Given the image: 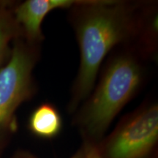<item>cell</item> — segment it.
Wrapping results in <instances>:
<instances>
[{
	"mask_svg": "<svg viewBox=\"0 0 158 158\" xmlns=\"http://www.w3.org/2000/svg\"><path fill=\"white\" fill-rule=\"evenodd\" d=\"M143 4V1L78 0L68 10L80 54L67 106L69 114H73L93 90L108 54L118 47L133 46Z\"/></svg>",
	"mask_w": 158,
	"mask_h": 158,
	"instance_id": "obj_1",
	"label": "cell"
},
{
	"mask_svg": "<svg viewBox=\"0 0 158 158\" xmlns=\"http://www.w3.org/2000/svg\"><path fill=\"white\" fill-rule=\"evenodd\" d=\"M148 62L127 46L109 54L93 90L73 114V124L84 143L97 145L116 116L138 95L147 81Z\"/></svg>",
	"mask_w": 158,
	"mask_h": 158,
	"instance_id": "obj_2",
	"label": "cell"
},
{
	"mask_svg": "<svg viewBox=\"0 0 158 158\" xmlns=\"http://www.w3.org/2000/svg\"><path fill=\"white\" fill-rule=\"evenodd\" d=\"M7 63L0 67V154L17 130V110L37 92L33 70L41 55V44L15 37Z\"/></svg>",
	"mask_w": 158,
	"mask_h": 158,
	"instance_id": "obj_3",
	"label": "cell"
},
{
	"mask_svg": "<svg viewBox=\"0 0 158 158\" xmlns=\"http://www.w3.org/2000/svg\"><path fill=\"white\" fill-rule=\"evenodd\" d=\"M101 158H157L158 103L147 99L96 145Z\"/></svg>",
	"mask_w": 158,
	"mask_h": 158,
	"instance_id": "obj_4",
	"label": "cell"
},
{
	"mask_svg": "<svg viewBox=\"0 0 158 158\" xmlns=\"http://www.w3.org/2000/svg\"><path fill=\"white\" fill-rule=\"evenodd\" d=\"M78 0H26L15 3L13 15L21 37L32 43L42 44L45 36L42 23L51 12L58 9L69 10Z\"/></svg>",
	"mask_w": 158,
	"mask_h": 158,
	"instance_id": "obj_5",
	"label": "cell"
},
{
	"mask_svg": "<svg viewBox=\"0 0 158 158\" xmlns=\"http://www.w3.org/2000/svg\"><path fill=\"white\" fill-rule=\"evenodd\" d=\"M63 120L55 105L43 102L31 112L28 120V128L31 134L43 139H52L62 130Z\"/></svg>",
	"mask_w": 158,
	"mask_h": 158,
	"instance_id": "obj_6",
	"label": "cell"
},
{
	"mask_svg": "<svg viewBox=\"0 0 158 158\" xmlns=\"http://www.w3.org/2000/svg\"><path fill=\"white\" fill-rule=\"evenodd\" d=\"M15 4L10 1H0V66L9 58L13 41L21 36L13 15Z\"/></svg>",
	"mask_w": 158,
	"mask_h": 158,
	"instance_id": "obj_7",
	"label": "cell"
},
{
	"mask_svg": "<svg viewBox=\"0 0 158 158\" xmlns=\"http://www.w3.org/2000/svg\"><path fill=\"white\" fill-rule=\"evenodd\" d=\"M12 158H38L36 156L29 152L24 151V150H19L14 154ZM70 158H86V149L84 144H82L78 149V151L72 155Z\"/></svg>",
	"mask_w": 158,
	"mask_h": 158,
	"instance_id": "obj_8",
	"label": "cell"
},
{
	"mask_svg": "<svg viewBox=\"0 0 158 158\" xmlns=\"http://www.w3.org/2000/svg\"><path fill=\"white\" fill-rule=\"evenodd\" d=\"M83 144L84 145L85 149H86V158H101L99 155L96 145L84 143V142H83Z\"/></svg>",
	"mask_w": 158,
	"mask_h": 158,
	"instance_id": "obj_9",
	"label": "cell"
}]
</instances>
